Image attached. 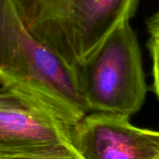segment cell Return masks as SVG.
I'll use <instances>...</instances> for the list:
<instances>
[{"instance_id":"obj_1","label":"cell","mask_w":159,"mask_h":159,"mask_svg":"<svg viewBox=\"0 0 159 159\" xmlns=\"http://www.w3.org/2000/svg\"><path fill=\"white\" fill-rule=\"evenodd\" d=\"M0 95L73 128L87 114L77 68L28 28L17 0H0Z\"/></svg>"},{"instance_id":"obj_2","label":"cell","mask_w":159,"mask_h":159,"mask_svg":"<svg viewBox=\"0 0 159 159\" xmlns=\"http://www.w3.org/2000/svg\"><path fill=\"white\" fill-rule=\"evenodd\" d=\"M76 68L89 112L129 117L142 108L147 87L139 42L129 21L121 23Z\"/></svg>"},{"instance_id":"obj_3","label":"cell","mask_w":159,"mask_h":159,"mask_svg":"<svg viewBox=\"0 0 159 159\" xmlns=\"http://www.w3.org/2000/svg\"><path fill=\"white\" fill-rule=\"evenodd\" d=\"M72 129L41 109L0 95V159L76 154Z\"/></svg>"},{"instance_id":"obj_4","label":"cell","mask_w":159,"mask_h":159,"mask_svg":"<svg viewBox=\"0 0 159 159\" xmlns=\"http://www.w3.org/2000/svg\"><path fill=\"white\" fill-rule=\"evenodd\" d=\"M129 117L94 112L72 129V143L83 159H158L159 131L136 128Z\"/></svg>"},{"instance_id":"obj_5","label":"cell","mask_w":159,"mask_h":159,"mask_svg":"<svg viewBox=\"0 0 159 159\" xmlns=\"http://www.w3.org/2000/svg\"><path fill=\"white\" fill-rule=\"evenodd\" d=\"M138 0H73L60 37V55L77 66L121 23L134 16Z\"/></svg>"},{"instance_id":"obj_6","label":"cell","mask_w":159,"mask_h":159,"mask_svg":"<svg viewBox=\"0 0 159 159\" xmlns=\"http://www.w3.org/2000/svg\"><path fill=\"white\" fill-rule=\"evenodd\" d=\"M28 28L60 54V37L73 0H17Z\"/></svg>"},{"instance_id":"obj_7","label":"cell","mask_w":159,"mask_h":159,"mask_svg":"<svg viewBox=\"0 0 159 159\" xmlns=\"http://www.w3.org/2000/svg\"><path fill=\"white\" fill-rule=\"evenodd\" d=\"M148 48L153 61L154 88L159 98V34H151L148 41Z\"/></svg>"},{"instance_id":"obj_8","label":"cell","mask_w":159,"mask_h":159,"mask_svg":"<svg viewBox=\"0 0 159 159\" xmlns=\"http://www.w3.org/2000/svg\"><path fill=\"white\" fill-rule=\"evenodd\" d=\"M146 26L150 34H159V11L148 18Z\"/></svg>"},{"instance_id":"obj_9","label":"cell","mask_w":159,"mask_h":159,"mask_svg":"<svg viewBox=\"0 0 159 159\" xmlns=\"http://www.w3.org/2000/svg\"><path fill=\"white\" fill-rule=\"evenodd\" d=\"M23 159H83L78 153L66 156H58V157H38V158H23Z\"/></svg>"},{"instance_id":"obj_10","label":"cell","mask_w":159,"mask_h":159,"mask_svg":"<svg viewBox=\"0 0 159 159\" xmlns=\"http://www.w3.org/2000/svg\"><path fill=\"white\" fill-rule=\"evenodd\" d=\"M158 159H159V158H158Z\"/></svg>"}]
</instances>
